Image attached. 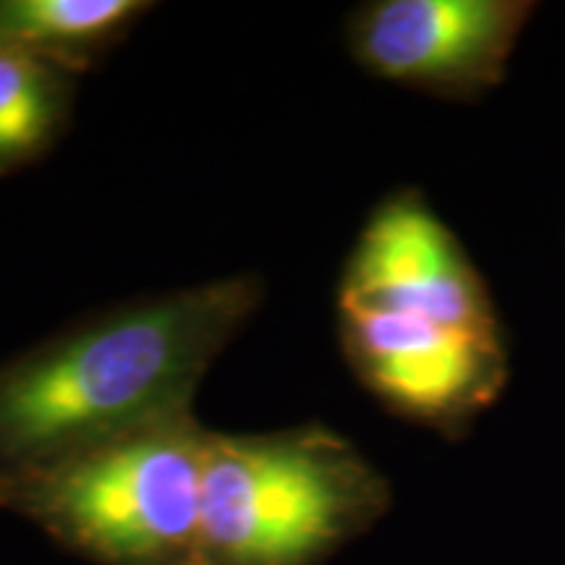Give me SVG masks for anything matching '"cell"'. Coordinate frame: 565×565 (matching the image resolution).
<instances>
[{
	"instance_id": "8992f818",
	"label": "cell",
	"mask_w": 565,
	"mask_h": 565,
	"mask_svg": "<svg viewBox=\"0 0 565 565\" xmlns=\"http://www.w3.org/2000/svg\"><path fill=\"white\" fill-rule=\"evenodd\" d=\"M505 26V6L492 0H385L359 17L353 42L387 79L450 84L484 66Z\"/></svg>"
},
{
	"instance_id": "ba28073f",
	"label": "cell",
	"mask_w": 565,
	"mask_h": 565,
	"mask_svg": "<svg viewBox=\"0 0 565 565\" xmlns=\"http://www.w3.org/2000/svg\"><path fill=\"white\" fill-rule=\"evenodd\" d=\"M74 76L0 42V171L47 150L71 113Z\"/></svg>"
},
{
	"instance_id": "6da1fadb",
	"label": "cell",
	"mask_w": 565,
	"mask_h": 565,
	"mask_svg": "<svg viewBox=\"0 0 565 565\" xmlns=\"http://www.w3.org/2000/svg\"><path fill=\"white\" fill-rule=\"evenodd\" d=\"M265 296L257 275L194 282L76 322L0 372V479L194 416L210 366Z\"/></svg>"
},
{
	"instance_id": "5b68a950",
	"label": "cell",
	"mask_w": 565,
	"mask_h": 565,
	"mask_svg": "<svg viewBox=\"0 0 565 565\" xmlns=\"http://www.w3.org/2000/svg\"><path fill=\"white\" fill-rule=\"evenodd\" d=\"M345 345L374 391L393 406L440 419L477 393L487 370V333L412 315L341 307Z\"/></svg>"
},
{
	"instance_id": "3957f363",
	"label": "cell",
	"mask_w": 565,
	"mask_h": 565,
	"mask_svg": "<svg viewBox=\"0 0 565 565\" xmlns=\"http://www.w3.org/2000/svg\"><path fill=\"white\" fill-rule=\"evenodd\" d=\"M196 416L0 479V503L92 565H204Z\"/></svg>"
},
{
	"instance_id": "277c9868",
	"label": "cell",
	"mask_w": 565,
	"mask_h": 565,
	"mask_svg": "<svg viewBox=\"0 0 565 565\" xmlns=\"http://www.w3.org/2000/svg\"><path fill=\"white\" fill-rule=\"evenodd\" d=\"M341 307L412 315L487 333L475 275L450 233L416 200L385 204L353 249Z\"/></svg>"
},
{
	"instance_id": "7a4b0ae2",
	"label": "cell",
	"mask_w": 565,
	"mask_h": 565,
	"mask_svg": "<svg viewBox=\"0 0 565 565\" xmlns=\"http://www.w3.org/2000/svg\"><path fill=\"white\" fill-rule=\"evenodd\" d=\"M383 484L328 429L207 433L204 565H322L380 513Z\"/></svg>"
},
{
	"instance_id": "52a82bcc",
	"label": "cell",
	"mask_w": 565,
	"mask_h": 565,
	"mask_svg": "<svg viewBox=\"0 0 565 565\" xmlns=\"http://www.w3.org/2000/svg\"><path fill=\"white\" fill-rule=\"evenodd\" d=\"M150 9L141 0H0V42L76 76Z\"/></svg>"
}]
</instances>
